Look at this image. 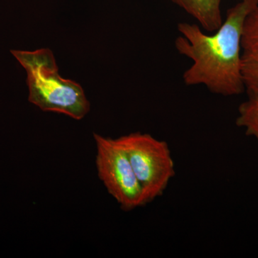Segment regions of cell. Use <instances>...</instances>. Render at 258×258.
Masks as SVG:
<instances>
[{
  "mask_svg": "<svg viewBox=\"0 0 258 258\" xmlns=\"http://www.w3.org/2000/svg\"><path fill=\"white\" fill-rule=\"evenodd\" d=\"M248 94V99L239 107L236 125L243 128L246 135L253 137L258 144V91Z\"/></svg>",
  "mask_w": 258,
  "mask_h": 258,
  "instance_id": "cell-6",
  "label": "cell"
},
{
  "mask_svg": "<svg viewBox=\"0 0 258 258\" xmlns=\"http://www.w3.org/2000/svg\"><path fill=\"white\" fill-rule=\"evenodd\" d=\"M11 53L26 71L30 103L42 111L62 113L76 120L88 114L91 106L82 87L61 77L50 49L13 50Z\"/></svg>",
  "mask_w": 258,
  "mask_h": 258,
  "instance_id": "cell-2",
  "label": "cell"
},
{
  "mask_svg": "<svg viewBox=\"0 0 258 258\" xmlns=\"http://www.w3.org/2000/svg\"><path fill=\"white\" fill-rule=\"evenodd\" d=\"M97 172L120 208L130 211L144 206L143 191L123 148L117 139L93 134Z\"/></svg>",
  "mask_w": 258,
  "mask_h": 258,
  "instance_id": "cell-4",
  "label": "cell"
},
{
  "mask_svg": "<svg viewBox=\"0 0 258 258\" xmlns=\"http://www.w3.org/2000/svg\"><path fill=\"white\" fill-rule=\"evenodd\" d=\"M257 6L258 0H240L227 10L225 21L212 35L198 24H178L176 49L192 62L183 75L186 86L203 85L224 96L243 92L242 32L246 19Z\"/></svg>",
  "mask_w": 258,
  "mask_h": 258,
  "instance_id": "cell-1",
  "label": "cell"
},
{
  "mask_svg": "<svg viewBox=\"0 0 258 258\" xmlns=\"http://www.w3.org/2000/svg\"><path fill=\"white\" fill-rule=\"evenodd\" d=\"M198 21L208 32H215L222 22V0H171Z\"/></svg>",
  "mask_w": 258,
  "mask_h": 258,
  "instance_id": "cell-5",
  "label": "cell"
},
{
  "mask_svg": "<svg viewBox=\"0 0 258 258\" xmlns=\"http://www.w3.org/2000/svg\"><path fill=\"white\" fill-rule=\"evenodd\" d=\"M116 139L126 154L140 184L145 205L152 203L164 194L175 175L169 146L150 134L140 132Z\"/></svg>",
  "mask_w": 258,
  "mask_h": 258,
  "instance_id": "cell-3",
  "label": "cell"
},
{
  "mask_svg": "<svg viewBox=\"0 0 258 258\" xmlns=\"http://www.w3.org/2000/svg\"><path fill=\"white\" fill-rule=\"evenodd\" d=\"M242 73L244 87L247 92L258 91V52H243L242 56Z\"/></svg>",
  "mask_w": 258,
  "mask_h": 258,
  "instance_id": "cell-7",
  "label": "cell"
},
{
  "mask_svg": "<svg viewBox=\"0 0 258 258\" xmlns=\"http://www.w3.org/2000/svg\"><path fill=\"white\" fill-rule=\"evenodd\" d=\"M243 52H258V6L247 16L242 37Z\"/></svg>",
  "mask_w": 258,
  "mask_h": 258,
  "instance_id": "cell-8",
  "label": "cell"
}]
</instances>
